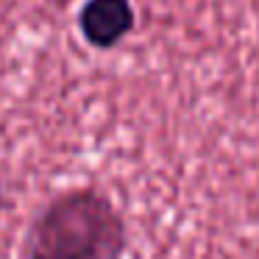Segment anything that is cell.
Returning a JSON list of instances; mask_svg holds the SVG:
<instances>
[{
	"instance_id": "6da1fadb",
	"label": "cell",
	"mask_w": 259,
	"mask_h": 259,
	"mask_svg": "<svg viewBox=\"0 0 259 259\" xmlns=\"http://www.w3.org/2000/svg\"><path fill=\"white\" fill-rule=\"evenodd\" d=\"M128 234L117 206L92 187L53 198L25 237L28 259H123Z\"/></svg>"
},
{
	"instance_id": "7a4b0ae2",
	"label": "cell",
	"mask_w": 259,
	"mask_h": 259,
	"mask_svg": "<svg viewBox=\"0 0 259 259\" xmlns=\"http://www.w3.org/2000/svg\"><path fill=\"white\" fill-rule=\"evenodd\" d=\"M78 34L95 51H112L137 28L134 0H84L78 9Z\"/></svg>"
},
{
	"instance_id": "3957f363",
	"label": "cell",
	"mask_w": 259,
	"mask_h": 259,
	"mask_svg": "<svg viewBox=\"0 0 259 259\" xmlns=\"http://www.w3.org/2000/svg\"><path fill=\"white\" fill-rule=\"evenodd\" d=\"M45 3H51V6H56V9H64V6H70L73 0H45Z\"/></svg>"
},
{
	"instance_id": "277c9868",
	"label": "cell",
	"mask_w": 259,
	"mask_h": 259,
	"mask_svg": "<svg viewBox=\"0 0 259 259\" xmlns=\"http://www.w3.org/2000/svg\"><path fill=\"white\" fill-rule=\"evenodd\" d=\"M0 206H3V187H0Z\"/></svg>"
}]
</instances>
